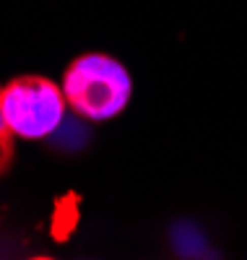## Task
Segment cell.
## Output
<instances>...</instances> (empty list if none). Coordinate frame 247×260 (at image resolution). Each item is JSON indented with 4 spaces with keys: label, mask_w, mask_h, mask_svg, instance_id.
<instances>
[{
    "label": "cell",
    "mask_w": 247,
    "mask_h": 260,
    "mask_svg": "<svg viewBox=\"0 0 247 260\" xmlns=\"http://www.w3.org/2000/svg\"><path fill=\"white\" fill-rule=\"evenodd\" d=\"M13 156H16V133L8 127L3 112H0V177L13 164Z\"/></svg>",
    "instance_id": "3"
},
{
    "label": "cell",
    "mask_w": 247,
    "mask_h": 260,
    "mask_svg": "<svg viewBox=\"0 0 247 260\" xmlns=\"http://www.w3.org/2000/svg\"><path fill=\"white\" fill-rule=\"evenodd\" d=\"M60 86L71 110L94 122L117 117L133 96L128 68L104 52H86L71 60Z\"/></svg>",
    "instance_id": "1"
},
{
    "label": "cell",
    "mask_w": 247,
    "mask_h": 260,
    "mask_svg": "<svg viewBox=\"0 0 247 260\" xmlns=\"http://www.w3.org/2000/svg\"><path fill=\"white\" fill-rule=\"evenodd\" d=\"M68 102L63 86L47 76H16L0 86V112L16 138L39 141L60 127Z\"/></svg>",
    "instance_id": "2"
}]
</instances>
